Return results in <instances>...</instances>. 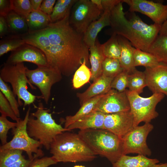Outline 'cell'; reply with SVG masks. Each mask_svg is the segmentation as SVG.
<instances>
[{"mask_svg": "<svg viewBox=\"0 0 167 167\" xmlns=\"http://www.w3.org/2000/svg\"><path fill=\"white\" fill-rule=\"evenodd\" d=\"M70 15L44 28L20 36L26 44L41 50L49 65L66 76L75 73L84 62L88 66L90 63L89 48L83 34L70 24Z\"/></svg>", "mask_w": 167, "mask_h": 167, "instance_id": "obj_1", "label": "cell"}, {"mask_svg": "<svg viewBox=\"0 0 167 167\" xmlns=\"http://www.w3.org/2000/svg\"><path fill=\"white\" fill-rule=\"evenodd\" d=\"M122 2L110 11L111 34L121 36L128 40L135 48L147 52L159 34L161 25L155 23L148 25L135 12L127 19Z\"/></svg>", "mask_w": 167, "mask_h": 167, "instance_id": "obj_2", "label": "cell"}, {"mask_svg": "<svg viewBox=\"0 0 167 167\" xmlns=\"http://www.w3.org/2000/svg\"><path fill=\"white\" fill-rule=\"evenodd\" d=\"M66 131L57 135L52 142L50 153L57 162L89 161L96 155L78 134Z\"/></svg>", "mask_w": 167, "mask_h": 167, "instance_id": "obj_3", "label": "cell"}, {"mask_svg": "<svg viewBox=\"0 0 167 167\" xmlns=\"http://www.w3.org/2000/svg\"><path fill=\"white\" fill-rule=\"evenodd\" d=\"M36 110L30 113L27 125L29 135L39 141L47 150L50 149L53 139L58 135L65 131H70L57 124L53 119L49 109L44 107L40 102Z\"/></svg>", "mask_w": 167, "mask_h": 167, "instance_id": "obj_4", "label": "cell"}, {"mask_svg": "<svg viewBox=\"0 0 167 167\" xmlns=\"http://www.w3.org/2000/svg\"><path fill=\"white\" fill-rule=\"evenodd\" d=\"M78 134L96 155L113 164L123 155L122 138L104 129L81 130Z\"/></svg>", "mask_w": 167, "mask_h": 167, "instance_id": "obj_5", "label": "cell"}, {"mask_svg": "<svg viewBox=\"0 0 167 167\" xmlns=\"http://www.w3.org/2000/svg\"><path fill=\"white\" fill-rule=\"evenodd\" d=\"M27 68L24 62L14 64L4 63L0 71V78L11 84L14 94L17 97L19 106L23 105L21 100L25 106L33 103L36 98H42L41 96L34 95L28 90V84L32 90L36 88L28 79L26 75Z\"/></svg>", "mask_w": 167, "mask_h": 167, "instance_id": "obj_6", "label": "cell"}, {"mask_svg": "<svg viewBox=\"0 0 167 167\" xmlns=\"http://www.w3.org/2000/svg\"><path fill=\"white\" fill-rule=\"evenodd\" d=\"M130 106V111L134 120L133 127L142 122L150 123L159 115L156 110L157 105L164 98L162 93H153L149 97H144L137 93L126 89L125 91Z\"/></svg>", "mask_w": 167, "mask_h": 167, "instance_id": "obj_7", "label": "cell"}, {"mask_svg": "<svg viewBox=\"0 0 167 167\" xmlns=\"http://www.w3.org/2000/svg\"><path fill=\"white\" fill-rule=\"evenodd\" d=\"M30 108L28 109L24 119H20L17 126L12 129L13 135L12 139L0 147V150L6 149H18L25 151L28 159H32L36 154L41 157L44 156L43 152L41 148V143L28 135L27 130L28 121L30 114Z\"/></svg>", "mask_w": 167, "mask_h": 167, "instance_id": "obj_8", "label": "cell"}, {"mask_svg": "<svg viewBox=\"0 0 167 167\" xmlns=\"http://www.w3.org/2000/svg\"><path fill=\"white\" fill-rule=\"evenodd\" d=\"M103 12L91 0H77L71 11L70 24L77 32L84 34L89 25L99 19Z\"/></svg>", "mask_w": 167, "mask_h": 167, "instance_id": "obj_9", "label": "cell"}, {"mask_svg": "<svg viewBox=\"0 0 167 167\" xmlns=\"http://www.w3.org/2000/svg\"><path fill=\"white\" fill-rule=\"evenodd\" d=\"M26 75L30 82L39 89L45 103H48L52 86L61 81L62 74L49 65L37 67L33 70L27 68Z\"/></svg>", "mask_w": 167, "mask_h": 167, "instance_id": "obj_10", "label": "cell"}, {"mask_svg": "<svg viewBox=\"0 0 167 167\" xmlns=\"http://www.w3.org/2000/svg\"><path fill=\"white\" fill-rule=\"evenodd\" d=\"M153 129L150 123L133 128L122 138L123 155L135 153L150 156L152 154L146 142L147 137Z\"/></svg>", "mask_w": 167, "mask_h": 167, "instance_id": "obj_11", "label": "cell"}, {"mask_svg": "<svg viewBox=\"0 0 167 167\" xmlns=\"http://www.w3.org/2000/svg\"><path fill=\"white\" fill-rule=\"evenodd\" d=\"M129 6L130 12H139L161 25L167 19V4L147 0H122Z\"/></svg>", "mask_w": 167, "mask_h": 167, "instance_id": "obj_12", "label": "cell"}, {"mask_svg": "<svg viewBox=\"0 0 167 167\" xmlns=\"http://www.w3.org/2000/svg\"><path fill=\"white\" fill-rule=\"evenodd\" d=\"M130 110L129 102L125 92H120L111 89L104 95L95 111L107 114Z\"/></svg>", "mask_w": 167, "mask_h": 167, "instance_id": "obj_13", "label": "cell"}, {"mask_svg": "<svg viewBox=\"0 0 167 167\" xmlns=\"http://www.w3.org/2000/svg\"><path fill=\"white\" fill-rule=\"evenodd\" d=\"M24 62L32 63L37 67L49 65L45 54L41 50L26 43L12 52L5 63L14 64Z\"/></svg>", "mask_w": 167, "mask_h": 167, "instance_id": "obj_14", "label": "cell"}, {"mask_svg": "<svg viewBox=\"0 0 167 167\" xmlns=\"http://www.w3.org/2000/svg\"><path fill=\"white\" fill-rule=\"evenodd\" d=\"M134 120L130 111L105 114L103 129L122 138L133 127Z\"/></svg>", "mask_w": 167, "mask_h": 167, "instance_id": "obj_15", "label": "cell"}, {"mask_svg": "<svg viewBox=\"0 0 167 167\" xmlns=\"http://www.w3.org/2000/svg\"><path fill=\"white\" fill-rule=\"evenodd\" d=\"M147 86L153 93H161L167 96V65L160 63L144 71Z\"/></svg>", "mask_w": 167, "mask_h": 167, "instance_id": "obj_16", "label": "cell"}, {"mask_svg": "<svg viewBox=\"0 0 167 167\" xmlns=\"http://www.w3.org/2000/svg\"><path fill=\"white\" fill-rule=\"evenodd\" d=\"M114 78L106 77L103 75L97 79L89 88L82 93H78L80 105L88 100L94 97L104 95L111 89V83Z\"/></svg>", "mask_w": 167, "mask_h": 167, "instance_id": "obj_17", "label": "cell"}, {"mask_svg": "<svg viewBox=\"0 0 167 167\" xmlns=\"http://www.w3.org/2000/svg\"><path fill=\"white\" fill-rule=\"evenodd\" d=\"M159 162L156 159L149 158L143 155H122L112 165L113 167H167V163L159 164Z\"/></svg>", "mask_w": 167, "mask_h": 167, "instance_id": "obj_18", "label": "cell"}, {"mask_svg": "<svg viewBox=\"0 0 167 167\" xmlns=\"http://www.w3.org/2000/svg\"><path fill=\"white\" fill-rule=\"evenodd\" d=\"M105 115L101 112L93 111L73 122L67 129L70 131L75 129H103Z\"/></svg>", "mask_w": 167, "mask_h": 167, "instance_id": "obj_19", "label": "cell"}, {"mask_svg": "<svg viewBox=\"0 0 167 167\" xmlns=\"http://www.w3.org/2000/svg\"><path fill=\"white\" fill-rule=\"evenodd\" d=\"M110 11H104L100 17L93 22L83 34L84 41L89 48L95 45L99 32L104 27L110 26Z\"/></svg>", "mask_w": 167, "mask_h": 167, "instance_id": "obj_20", "label": "cell"}, {"mask_svg": "<svg viewBox=\"0 0 167 167\" xmlns=\"http://www.w3.org/2000/svg\"><path fill=\"white\" fill-rule=\"evenodd\" d=\"M117 38L121 49L119 59L120 64L124 71L131 74L137 70L134 66V58L135 48L124 37L117 35Z\"/></svg>", "mask_w": 167, "mask_h": 167, "instance_id": "obj_21", "label": "cell"}, {"mask_svg": "<svg viewBox=\"0 0 167 167\" xmlns=\"http://www.w3.org/2000/svg\"><path fill=\"white\" fill-rule=\"evenodd\" d=\"M100 44L97 38L95 45L89 48V60L91 66V80L94 82L102 73V63L105 58L100 47Z\"/></svg>", "mask_w": 167, "mask_h": 167, "instance_id": "obj_22", "label": "cell"}, {"mask_svg": "<svg viewBox=\"0 0 167 167\" xmlns=\"http://www.w3.org/2000/svg\"><path fill=\"white\" fill-rule=\"evenodd\" d=\"M104 95L98 96L88 100L81 105V107L75 114L66 116L64 121V128L67 129L76 121L95 111L97 105Z\"/></svg>", "mask_w": 167, "mask_h": 167, "instance_id": "obj_23", "label": "cell"}, {"mask_svg": "<svg viewBox=\"0 0 167 167\" xmlns=\"http://www.w3.org/2000/svg\"><path fill=\"white\" fill-rule=\"evenodd\" d=\"M5 18L11 36H20L28 32L26 19L13 11H11Z\"/></svg>", "mask_w": 167, "mask_h": 167, "instance_id": "obj_24", "label": "cell"}, {"mask_svg": "<svg viewBox=\"0 0 167 167\" xmlns=\"http://www.w3.org/2000/svg\"><path fill=\"white\" fill-rule=\"evenodd\" d=\"M148 53L154 56L160 63L167 65V35L159 34Z\"/></svg>", "mask_w": 167, "mask_h": 167, "instance_id": "obj_25", "label": "cell"}, {"mask_svg": "<svg viewBox=\"0 0 167 167\" xmlns=\"http://www.w3.org/2000/svg\"><path fill=\"white\" fill-rule=\"evenodd\" d=\"M29 31L40 30L47 27L50 23V16L41 11H33L26 18Z\"/></svg>", "mask_w": 167, "mask_h": 167, "instance_id": "obj_26", "label": "cell"}, {"mask_svg": "<svg viewBox=\"0 0 167 167\" xmlns=\"http://www.w3.org/2000/svg\"><path fill=\"white\" fill-rule=\"evenodd\" d=\"M77 0H58L50 16L51 23L61 20L70 15L71 9Z\"/></svg>", "mask_w": 167, "mask_h": 167, "instance_id": "obj_27", "label": "cell"}, {"mask_svg": "<svg viewBox=\"0 0 167 167\" xmlns=\"http://www.w3.org/2000/svg\"><path fill=\"white\" fill-rule=\"evenodd\" d=\"M100 47L105 58L119 59L121 49L116 34H112L110 38L106 42L100 44Z\"/></svg>", "mask_w": 167, "mask_h": 167, "instance_id": "obj_28", "label": "cell"}, {"mask_svg": "<svg viewBox=\"0 0 167 167\" xmlns=\"http://www.w3.org/2000/svg\"><path fill=\"white\" fill-rule=\"evenodd\" d=\"M146 86L147 81L144 71L136 70L129 74L127 87L129 90L140 94L143 92L144 88Z\"/></svg>", "mask_w": 167, "mask_h": 167, "instance_id": "obj_29", "label": "cell"}, {"mask_svg": "<svg viewBox=\"0 0 167 167\" xmlns=\"http://www.w3.org/2000/svg\"><path fill=\"white\" fill-rule=\"evenodd\" d=\"M92 76L91 69L84 62L74 73L72 83L73 87L78 89L89 82Z\"/></svg>", "mask_w": 167, "mask_h": 167, "instance_id": "obj_30", "label": "cell"}, {"mask_svg": "<svg viewBox=\"0 0 167 167\" xmlns=\"http://www.w3.org/2000/svg\"><path fill=\"white\" fill-rule=\"evenodd\" d=\"M134 58L135 67L141 66L145 68L152 67L160 64L152 55L139 49H135Z\"/></svg>", "mask_w": 167, "mask_h": 167, "instance_id": "obj_31", "label": "cell"}, {"mask_svg": "<svg viewBox=\"0 0 167 167\" xmlns=\"http://www.w3.org/2000/svg\"><path fill=\"white\" fill-rule=\"evenodd\" d=\"M25 44L19 36H11L0 40V56L13 51Z\"/></svg>", "mask_w": 167, "mask_h": 167, "instance_id": "obj_32", "label": "cell"}, {"mask_svg": "<svg viewBox=\"0 0 167 167\" xmlns=\"http://www.w3.org/2000/svg\"><path fill=\"white\" fill-rule=\"evenodd\" d=\"M102 73L104 75L114 78L123 71L119 59L105 58L102 63Z\"/></svg>", "mask_w": 167, "mask_h": 167, "instance_id": "obj_33", "label": "cell"}, {"mask_svg": "<svg viewBox=\"0 0 167 167\" xmlns=\"http://www.w3.org/2000/svg\"><path fill=\"white\" fill-rule=\"evenodd\" d=\"M23 152L15 149L0 150V167H6L24 158Z\"/></svg>", "mask_w": 167, "mask_h": 167, "instance_id": "obj_34", "label": "cell"}, {"mask_svg": "<svg viewBox=\"0 0 167 167\" xmlns=\"http://www.w3.org/2000/svg\"><path fill=\"white\" fill-rule=\"evenodd\" d=\"M0 91L4 96L11 105L16 116L20 118L19 106L18 102L15 98V96L10 87L7 83L0 78Z\"/></svg>", "mask_w": 167, "mask_h": 167, "instance_id": "obj_35", "label": "cell"}, {"mask_svg": "<svg viewBox=\"0 0 167 167\" xmlns=\"http://www.w3.org/2000/svg\"><path fill=\"white\" fill-rule=\"evenodd\" d=\"M11 11L26 18L32 10L29 0H10Z\"/></svg>", "mask_w": 167, "mask_h": 167, "instance_id": "obj_36", "label": "cell"}, {"mask_svg": "<svg viewBox=\"0 0 167 167\" xmlns=\"http://www.w3.org/2000/svg\"><path fill=\"white\" fill-rule=\"evenodd\" d=\"M6 117L1 115L0 117V139L2 145L8 142L7 134L9 130L14 128L18 125V122H11Z\"/></svg>", "mask_w": 167, "mask_h": 167, "instance_id": "obj_37", "label": "cell"}, {"mask_svg": "<svg viewBox=\"0 0 167 167\" xmlns=\"http://www.w3.org/2000/svg\"><path fill=\"white\" fill-rule=\"evenodd\" d=\"M0 112L1 116L9 117L18 122L21 119L15 114L10 103L2 93L0 91Z\"/></svg>", "mask_w": 167, "mask_h": 167, "instance_id": "obj_38", "label": "cell"}, {"mask_svg": "<svg viewBox=\"0 0 167 167\" xmlns=\"http://www.w3.org/2000/svg\"><path fill=\"white\" fill-rule=\"evenodd\" d=\"M129 74L127 72L123 71L116 76L111 83L112 89L120 92H125L128 87Z\"/></svg>", "mask_w": 167, "mask_h": 167, "instance_id": "obj_39", "label": "cell"}, {"mask_svg": "<svg viewBox=\"0 0 167 167\" xmlns=\"http://www.w3.org/2000/svg\"><path fill=\"white\" fill-rule=\"evenodd\" d=\"M57 163L53 156H45L35 158L28 167H49Z\"/></svg>", "mask_w": 167, "mask_h": 167, "instance_id": "obj_40", "label": "cell"}, {"mask_svg": "<svg viewBox=\"0 0 167 167\" xmlns=\"http://www.w3.org/2000/svg\"><path fill=\"white\" fill-rule=\"evenodd\" d=\"M56 2L55 0H43L41 6V11L50 16L52 13Z\"/></svg>", "mask_w": 167, "mask_h": 167, "instance_id": "obj_41", "label": "cell"}, {"mask_svg": "<svg viewBox=\"0 0 167 167\" xmlns=\"http://www.w3.org/2000/svg\"><path fill=\"white\" fill-rule=\"evenodd\" d=\"M11 11L10 0H0V16L5 17Z\"/></svg>", "mask_w": 167, "mask_h": 167, "instance_id": "obj_42", "label": "cell"}, {"mask_svg": "<svg viewBox=\"0 0 167 167\" xmlns=\"http://www.w3.org/2000/svg\"><path fill=\"white\" fill-rule=\"evenodd\" d=\"M39 157H41L37 154H36L32 159H27L24 157L6 167H28L35 158Z\"/></svg>", "mask_w": 167, "mask_h": 167, "instance_id": "obj_43", "label": "cell"}, {"mask_svg": "<svg viewBox=\"0 0 167 167\" xmlns=\"http://www.w3.org/2000/svg\"><path fill=\"white\" fill-rule=\"evenodd\" d=\"M121 2V0H101L103 11H111L115 6Z\"/></svg>", "mask_w": 167, "mask_h": 167, "instance_id": "obj_44", "label": "cell"}, {"mask_svg": "<svg viewBox=\"0 0 167 167\" xmlns=\"http://www.w3.org/2000/svg\"><path fill=\"white\" fill-rule=\"evenodd\" d=\"M10 33L8 25L5 17L0 16V37H4Z\"/></svg>", "mask_w": 167, "mask_h": 167, "instance_id": "obj_45", "label": "cell"}, {"mask_svg": "<svg viewBox=\"0 0 167 167\" xmlns=\"http://www.w3.org/2000/svg\"><path fill=\"white\" fill-rule=\"evenodd\" d=\"M42 0H30L33 11H41L40 8Z\"/></svg>", "mask_w": 167, "mask_h": 167, "instance_id": "obj_46", "label": "cell"}, {"mask_svg": "<svg viewBox=\"0 0 167 167\" xmlns=\"http://www.w3.org/2000/svg\"><path fill=\"white\" fill-rule=\"evenodd\" d=\"M159 34L167 35V19L161 25Z\"/></svg>", "mask_w": 167, "mask_h": 167, "instance_id": "obj_47", "label": "cell"}, {"mask_svg": "<svg viewBox=\"0 0 167 167\" xmlns=\"http://www.w3.org/2000/svg\"><path fill=\"white\" fill-rule=\"evenodd\" d=\"M92 2L96 5L103 12L101 4V0H91Z\"/></svg>", "mask_w": 167, "mask_h": 167, "instance_id": "obj_48", "label": "cell"}, {"mask_svg": "<svg viewBox=\"0 0 167 167\" xmlns=\"http://www.w3.org/2000/svg\"><path fill=\"white\" fill-rule=\"evenodd\" d=\"M73 167H85V166L82 165H75Z\"/></svg>", "mask_w": 167, "mask_h": 167, "instance_id": "obj_49", "label": "cell"}]
</instances>
